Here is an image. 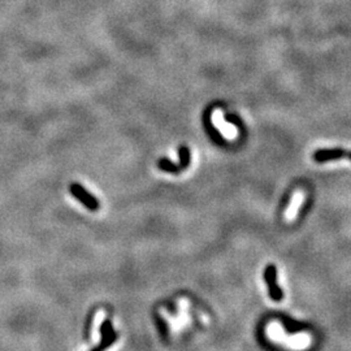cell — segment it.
I'll return each instance as SVG.
<instances>
[{
  "instance_id": "1",
  "label": "cell",
  "mask_w": 351,
  "mask_h": 351,
  "mask_svg": "<svg viewBox=\"0 0 351 351\" xmlns=\"http://www.w3.org/2000/svg\"><path fill=\"white\" fill-rule=\"evenodd\" d=\"M265 332H267L268 338H269L271 341L276 342V344L284 345L285 348L290 349V350L301 351L306 350V349H308L311 346L312 338L308 333L301 332V333H295V335H288L278 321H272V323H269Z\"/></svg>"
},
{
  "instance_id": "2",
  "label": "cell",
  "mask_w": 351,
  "mask_h": 351,
  "mask_svg": "<svg viewBox=\"0 0 351 351\" xmlns=\"http://www.w3.org/2000/svg\"><path fill=\"white\" fill-rule=\"evenodd\" d=\"M70 193L74 198H77L81 203L84 204L85 207L89 208L90 211H98L101 204L97 198L91 195L89 191L85 189L84 186H81L80 184H72L70 185Z\"/></svg>"
},
{
  "instance_id": "3",
  "label": "cell",
  "mask_w": 351,
  "mask_h": 351,
  "mask_svg": "<svg viewBox=\"0 0 351 351\" xmlns=\"http://www.w3.org/2000/svg\"><path fill=\"white\" fill-rule=\"evenodd\" d=\"M312 157L318 163L340 160L342 157H349L351 160V151L345 150V148H321V150L315 151L314 154H312Z\"/></svg>"
},
{
  "instance_id": "4",
  "label": "cell",
  "mask_w": 351,
  "mask_h": 351,
  "mask_svg": "<svg viewBox=\"0 0 351 351\" xmlns=\"http://www.w3.org/2000/svg\"><path fill=\"white\" fill-rule=\"evenodd\" d=\"M264 278L265 282L268 285V290H269V295L273 301H281L284 294L282 290L278 288L277 285V271L274 265H268L267 269L264 272Z\"/></svg>"
},
{
  "instance_id": "5",
  "label": "cell",
  "mask_w": 351,
  "mask_h": 351,
  "mask_svg": "<svg viewBox=\"0 0 351 351\" xmlns=\"http://www.w3.org/2000/svg\"><path fill=\"white\" fill-rule=\"evenodd\" d=\"M102 332H103V341H102L101 346L97 348L94 351H103L107 348H110L111 345L114 344L117 340V335L115 333L114 328H112V324L111 321H106L103 325H102Z\"/></svg>"
},
{
  "instance_id": "6",
  "label": "cell",
  "mask_w": 351,
  "mask_h": 351,
  "mask_svg": "<svg viewBox=\"0 0 351 351\" xmlns=\"http://www.w3.org/2000/svg\"><path fill=\"white\" fill-rule=\"evenodd\" d=\"M187 308H189V303L185 299L181 301V314L178 312V316H171L168 318V323L171 321V327L174 331L181 329L189 321V316H187Z\"/></svg>"
},
{
  "instance_id": "7",
  "label": "cell",
  "mask_w": 351,
  "mask_h": 351,
  "mask_svg": "<svg viewBox=\"0 0 351 351\" xmlns=\"http://www.w3.org/2000/svg\"><path fill=\"white\" fill-rule=\"evenodd\" d=\"M219 114H220V111L219 110L215 111V114H214L215 124L218 125V126H220V129L223 130L224 135H227V137H229V138L235 137V129H233V126H231V125L225 124L224 120L221 118V116H219Z\"/></svg>"
},
{
  "instance_id": "8",
  "label": "cell",
  "mask_w": 351,
  "mask_h": 351,
  "mask_svg": "<svg viewBox=\"0 0 351 351\" xmlns=\"http://www.w3.org/2000/svg\"><path fill=\"white\" fill-rule=\"evenodd\" d=\"M157 167H159V169H161V171L169 172V173L173 174H177L180 173V172H182L180 169V167H178V164L172 163L167 157H161L160 160L157 161Z\"/></svg>"
},
{
  "instance_id": "9",
  "label": "cell",
  "mask_w": 351,
  "mask_h": 351,
  "mask_svg": "<svg viewBox=\"0 0 351 351\" xmlns=\"http://www.w3.org/2000/svg\"><path fill=\"white\" fill-rule=\"evenodd\" d=\"M178 156H180V168L181 171H185L189 165H190V150L186 146H182L178 150Z\"/></svg>"
},
{
  "instance_id": "10",
  "label": "cell",
  "mask_w": 351,
  "mask_h": 351,
  "mask_svg": "<svg viewBox=\"0 0 351 351\" xmlns=\"http://www.w3.org/2000/svg\"><path fill=\"white\" fill-rule=\"evenodd\" d=\"M299 193L298 194H295V197L293 198V203H291V206H290V208H289V212H288V215H286V218L289 219V220H291L293 218H295V214H297V207H298V204L301 203V199H299Z\"/></svg>"
},
{
  "instance_id": "11",
  "label": "cell",
  "mask_w": 351,
  "mask_h": 351,
  "mask_svg": "<svg viewBox=\"0 0 351 351\" xmlns=\"http://www.w3.org/2000/svg\"><path fill=\"white\" fill-rule=\"evenodd\" d=\"M102 319H103V311L98 312L97 316H95V321H94V327H93V338L97 340L98 338V327L101 324Z\"/></svg>"
}]
</instances>
